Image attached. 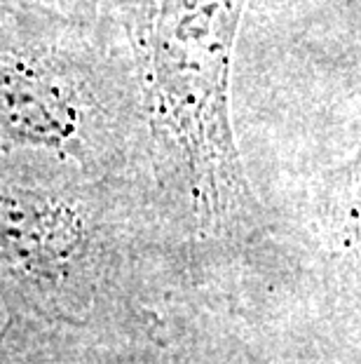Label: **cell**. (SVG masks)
<instances>
[{"instance_id": "6da1fadb", "label": "cell", "mask_w": 361, "mask_h": 364, "mask_svg": "<svg viewBox=\"0 0 361 364\" xmlns=\"http://www.w3.org/2000/svg\"><path fill=\"white\" fill-rule=\"evenodd\" d=\"M0 125L19 136L55 141L71 134L75 113L64 87L28 66H0Z\"/></svg>"}, {"instance_id": "7a4b0ae2", "label": "cell", "mask_w": 361, "mask_h": 364, "mask_svg": "<svg viewBox=\"0 0 361 364\" xmlns=\"http://www.w3.org/2000/svg\"><path fill=\"white\" fill-rule=\"evenodd\" d=\"M71 242L73 235L55 214L21 198H0V259L33 263L48 252L59 254Z\"/></svg>"}, {"instance_id": "3957f363", "label": "cell", "mask_w": 361, "mask_h": 364, "mask_svg": "<svg viewBox=\"0 0 361 364\" xmlns=\"http://www.w3.org/2000/svg\"><path fill=\"white\" fill-rule=\"evenodd\" d=\"M340 207L350 216V226H357L361 212V144L357 156L348 162V167L340 172Z\"/></svg>"}]
</instances>
